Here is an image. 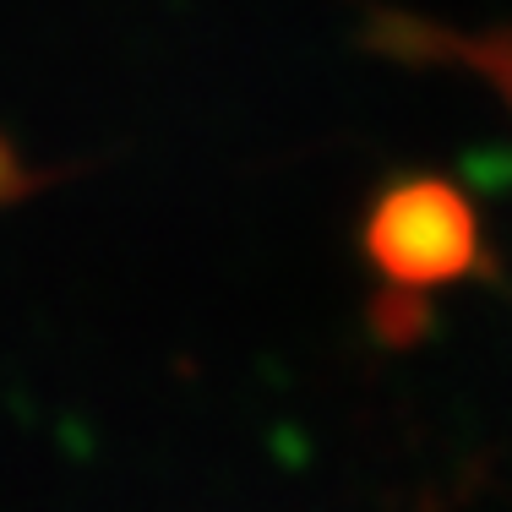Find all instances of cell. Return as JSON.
Instances as JSON below:
<instances>
[{
  "label": "cell",
  "mask_w": 512,
  "mask_h": 512,
  "mask_svg": "<svg viewBox=\"0 0 512 512\" xmlns=\"http://www.w3.org/2000/svg\"><path fill=\"white\" fill-rule=\"evenodd\" d=\"M365 251L398 289L453 284L480 262V224L447 180H398L365 218Z\"/></svg>",
  "instance_id": "6da1fadb"
},
{
  "label": "cell",
  "mask_w": 512,
  "mask_h": 512,
  "mask_svg": "<svg viewBox=\"0 0 512 512\" xmlns=\"http://www.w3.org/2000/svg\"><path fill=\"white\" fill-rule=\"evenodd\" d=\"M371 44L404 55V60H458L474 77L496 82V93L512 104V33H447V28H431L420 17L382 11L371 28Z\"/></svg>",
  "instance_id": "7a4b0ae2"
}]
</instances>
